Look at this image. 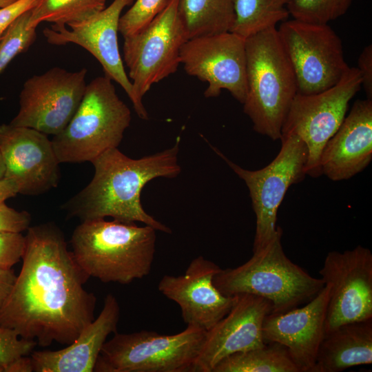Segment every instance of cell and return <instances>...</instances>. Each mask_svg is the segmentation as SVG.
Here are the masks:
<instances>
[{"label": "cell", "instance_id": "cell-1", "mask_svg": "<svg viewBox=\"0 0 372 372\" xmlns=\"http://www.w3.org/2000/svg\"><path fill=\"white\" fill-rule=\"evenodd\" d=\"M22 267L0 309V327L42 347L73 342L95 319V295L75 261L63 233L50 222L26 231Z\"/></svg>", "mask_w": 372, "mask_h": 372}, {"label": "cell", "instance_id": "cell-16", "mask_svg": "<svg viewBox=\"0 0 372 372\" xmlns=\"http://www.w3.org/2000/svg\"><path fill=\"white\" fill-rule=\"evenodd\" d=\"M134 0H114L107 7L86 19L68 25L52 24L43 30L47 41L52 45L76 44L99 62L105 75L124 90L130 101L132 83L125 70L118 44L119 20L125 8Z\"/></svg>", "mask_w": 372, "mask_h": 372}, {"label": "cell", "instance_id": "cell-10", "mask_svg": "<svg viewBox=\"0 0 372 372\" xmlns=\"http://www.w3.org/2000/svg\"><path fill=\"white\" fill-rule=\"evenodd\" d=\"M361 88L357 68L349 67L333 87L313 94L297 93L283 123L281 135L295 134L305 143L306 175L321 176L320 155L346 116L350 101Z\"/></svg>", "mask_w": 372, "mask_h": 372}, {"label": "cell", "instance_id": "cell-8", "mask_svg": "<svg viewBox=\"0 0 372 372\" xmlns=\"http://www.w3.org/2000/svg\"><path fill=\"white\" fill-rule=\"evenodd\" d=\"M178 0H167L164 8L143 28L126 36L123 61L132 83L134 111L149 118L143 98L151 87L176 72L180 52L187 40L178 14Z\"/></svg>", "mask_w": 372, "mask_h": 372}, {"label": "cell", "instance_id": "cell-2", "mask_svg": "<svg viewBox=\"0 0 372 372\" xmlns=\"http://www.w3.org/2000/svg\"><path fill=\"white\" fill-rule=\"evenodd\" d=\"M179 138L170 148L138 159L131 158L118 147L108 149L91 161L94 174L90 183L62 205L68 216L81 221L111 217L128 223H143L165 233L169 227L143 209L141 194L145 185L158 177L174 178Z\"/></svg>", "mask_w": 372, "mask_h": 372}, {"label": "cell", "instance_id": "cell-15", "mask_svg": "<svg viewBox=\"0 0 372 372\" xmlns=\"http://www.w3.org/2000/svg\"><path fill=\"white\" fill-rule=\"evenodd\" d=\"M0 152L5 177L17 183L19 194L38 196L57 187L61 163L48 135L30 127L0 125Z\"/></svg>", "mask_w": 372, "mask_h": 372}, {"label": "cell", "instance_id": "cell-35", "mask_svg": "<svg viewBox=\"0 0 372 372\" xmlns=\"http://www.w3.org/2000/svg\"><path fill=\"white\" fill-rule=\"evenodd\" d=\"M17 278L12 269H0V309L10 295Z\"/></svg>", "mask_w": 372, "mask_h": 372}, {"label": "cell", "instance_id": "cell-24", "mask_svg": "<svg viewBox=\"0 0 372 372\" xmlns=\"http://www.w3.org/2000/svg\"><path fill=\"white\" fill-rule=\"evenodd\" d=\"M212 372H299L288 350L277 342L233 353L219 362Z\"/></svg>", "mask_w": 372, "mask_h": 372}, {"label": "cell", "instance_id": "cell-25", "mask_svg": "<svg viewBox=\"0 0 372 372\" xmlns=\"http://www.w3.org/2000/svg\"><path fill=\"white\" fill-rule=\"evenodd\" d=\"M291 0H233L234 21L230 32L246 39L285 20Z\"/></svg>", "mask_w": 372, "mask_h": 372}, {"label": "cell", "instance_id": "cell-11", "mask_svg": "<svg viewBox=\"0 0 372 372\" xmlns=\"http://www.w3.org/2000/svg\"><path fill=\"white\" fill-rule=\"evenodd\" d=\"M277 30L295 74L297 93L324 91L349 68L342 40L328 24L293 19L282 22Z\"/></svg>", "mask_w": 372, "mask_h": 372}, {"label": "cell", "instance_id": "cell-21", "mask_svg": "<svg viewBox=\"0 0 372 372\" xmlns=\"http://www.w3.org/2000/svg\"><path fill=\"white\" fill-rule=\"evenodd\" d=\"M120 307L112 293L106 296L103 309L68 347L57 351H32L36 372H92L107 336L116 332Z\"/></svg>", "mask_w": 372, "mask_h": 372}, {"label": "cell", "instance_id": "cell-22", "mask_svg": "<svg viewBox=\"0 0 372 372\" xmlns=\"http://www.w3.org/2000/svg\"><path fill=\"white\" fill-rule=\"evenodd\" d=\"M372 363V318L342 324L322 340L313 372H340Z\"/></svg>", "mask_w": 372, "mask_h": 372}, {"label": "cell", "instance_id": "cell-27", "mask_svg": "<svg viewBox=\"0 0 372 372\" xmlns=\"http://www.w3.org/2000/svg\"><path fill=\"white\" fill-rule=\"evenodd\" d=\"M354 0H291L287 6L293 19L328 24L344 15Z\"/></svg>", "mask_w": 372, "mask_h": 372}, {"label": "cell", "instance_id": "cell-37", "mask_svg": "<svg viewBox=\"0 0 372 372\" xmlns=\"http://www.w3.org/2000/svg\"><path fill=\"white\" fill-rule=\"evenodd\" d=\"M19 194L17 183L12 179L4 177L0 180V203Z\"/></svg>", "mask_w": 372, "mask_h": 372}, {"label": "cell", "instance_id": "cell-5", "mask_svg": "<svg viewBox=\"0 0 372 372\" xmlns=\"http://www.w3.org/2000/svg\"><path fill=\"white\" fill-rule=\"evenodd\" d=\"M282 236L278 226L274 237L253 251L248 261L236 268L221 269L214 278L215 287L227 296L249 293L266 298L273 306L271 313H283L311 300L325 285L286 256Z\"/></svg>", "mask_w": 372, "mask_h": 372}, {"label": "cell", "instance_id": "cell-32", "mask_svg": "<svg viewBox=\"0 0 372 372\" xmlns=\"http://www.w3.org/2000/svg\"><path fill=\"white\" fill-rule=\"evenodd\" d=\"M31 221V215L28 211H19L4 202L0 203V232L21 233L28 229Z\"/></svg>", "mask_w": 372, "mask_h": 372}, {"label": "cell", "instance_id": "cell-34", "mask_svg": "<svg viewBox=\"0 0 372 372\" xmlns=\"http://www.w3.org/2000/svg\"><path fill=\"white\" fill-rule=\"evenodd\" d=\"M358 70L366 99H372V45H366L358 59Z\"/></svg>", "mask_w": 372, "mask_h": 372}, {"label": "cell", "instance_id": "cell-12", "mask_svg": "<svg viewBox=\"0 0 372 372\" xmlns=\"http://www.w3.org/2000/svg\"><path fill=\"white\" fill-rule=\"evenodd\" d=\"M87 70L54 67L28 79L19 94V110L10 124L56 136L77 110L86 88Z\"/></svg>", "mask_w": 372, "mask_h": 372}, {"label": "cell", "instance_id": "cell-14", "mask_svg": "<svg viewBox=\"0 0 372 372\" xmlns=\"http://www.w3.org/2000/svg\"><path fill=\"white\" fill-rule=\"evenodd\" d=\"M185 72L208 84L204 95L218 96L227 90L243 104L247 95L245 39L231 32L187 39L180 52Z\"/></svg>", "mask_w": 372, "mask_h": 372}, {"label": "cell", "instance_id": "cell-23", "mask_svg": "<svg viewBox=\"0 0 372 372\" xmlns=\"http://www.w3.org/2000/svg\"><path fill=\"white\" fill-rule=\"evenodd\" d=\"M178 14L187 39L230 32L233 0H178Z\"/></svg>", "mask_w": 372, "mask_h": 372}, {"label": "cell", "instance_id": "cell-18", "mask_svg": "<svg viewBox=\"0 0 372 372\" xmlns=\"http://www.w3.org/2000/svg\"><path fill=\"white\" fill-rule=\"evenodd\" d=\"M229 313L207 331L194 365V372H212L225 358L265 344L263 322L272 312L271 302L249 293L237 295Z\"/></svg>", "mask_w": 372, "mask_h": 372}, {"label": "cell", "instance_id": "cell-6", "mask_svg": "<svg viewBox=\"0 0 372 372\" xmlns=\"http://www.w3.org/2000/svg\"><path fill=\"white\" fill-rule=\"evenodd\" d=\"M132 120L112 80L104 75L87 84L82 101L66 127L52 140L60 163L91 162L118 147Z\"/></svg>", "mask_w": 372, "mask_h": 372}, {"label": "cell", "instance_id": "cell-33", "mask_svg": "<svg viewBox=\"0 0 372 372\" xmlns=\"http://www.w3.org/2000/svg\"><path fill=\"white\" fill-rule=\"evenodd\" d=\"M39 0H17L0 8V39L10 25L20 15L30 10Z\"/></svg>", "mask_w": 372, "mask_h": 372}, {"label": "cell", "instance_id": "cell-31", "mask_svg": "<svg viewBox=\"0 0 372 372\" xmlns=\"http://www.w3.org/2000/svg\"><path fill=\"white\" fill-rule=\"evenodd\" d=\"M25 236L18 232H0V269H10L22 260Z\"/></svg>", "mask_w": 372, "mask_h": 372}, {"label": "cell", "instance_id": "cell-3", "mask_svg": "<svg viewBox=\"0 0 372 372\" xmlns=\"http://www.w3.org/2000/svg\"><path fill=\"white\" fill-rule=\"evenodd\" d=\"M156 229L105 218L82 221L71 237L72 256L88 278L126 285L149 275Z\"/></svg>", "mask_w": 372, "mask_h": 372}, {"label": "cell", "instance_id": "cell-20", "mask_svg": "<svg viewBox=\"0 0 372 372\" xmlns=\"http://www.w3.org/2000/svg\"><path fill=\"white\" fill-rule=\"evenodd\" d=\"M372 160V99L356 100L320 155L322 174L333 181L347 180Z\"/></svg>", "mask_w": 372, "mask_h": 372}, {"label": "cell", "instance_id": "cell-4", "mask_svg": "<svg viewBox=\"0 0 372 372\" xmlns=\"http://www.w3.org/2000/svg\"><path fill=\"white\" fill-rule=\"evenodd\" d=\"M247 95L243 111L257 133L280 139L297 94L295 74L278 30L271 28L245 39Z\"/></svg>", "mask_w": 372, "mask_h": 372}, {"label": "cell", "instance_id": "cell-17", "mask_svg": "<svg viewBox=\"0 0 372 372\" xmlns=\"http://www.w3.org/2000/svg\"><path fill=\"white\" fill-rule=\"evenodd\" d=\"M221 268L200 256L194 258L183 275H165L158 291L180 307L187 325L211 329L233 307L238 296L223 294L214 285V278Z\"/></svg>", "mask_w": 372, "mask_h": 372}, {"label": "cell", "instance_id": "cell-28", "mask_svg": "<svg viewBox=\"0 0 372 372\" xmlns=\"http://www.w3.org/2000/svg\"><path fill=\"white\" fill-rule=\"evenodd\" d=\"M30 10L17 17L0 39V74L17 55L25 52L37 39V28L29 26Z\"/></svg>", "mask_w": 372, "mask_h": 372}, {"label": "cell", "instance_id": "cell-30", "mask_svg": "<svg viewBox=\"0 0 372 372\" xmlns=\"http://www.w3.org/2000/svg\"><path fill=\"white\" fill-rule=\"evenodd\" d=\"M37 342L19 336L13 329L0 327V364L3 368L17 358L32 353Z\"/></svg>", "mask_w": 372, "mask_h": 372}, {"label": "cell", "instance_id": "cell-40", "mask_svg": "<svg viewBox=\"0 0 372 372\" xmlns=\"http://www.w3.org/2000/svg\"><path fill=\"white\" fill-rule=\"evenodd\" d=\"M0 372H4V368L1 364H0Z\"/></svg>", "mask_w": 372, "mask_h": 372}, {"label": "cell", "instance_id": "cell-7", "mask_svg": "<svg viewBox=\"0 0 372 372\" xmlns=\"http://www.w3.org/2000/svg\"><path fill=\"white\" fill-rule=\"evenodd\" d=\"M206 333L191 325L174 335L146 330L116 332L104 343L94 371L194 372Z\"/></svg>", "mask_w": 372, "mask_h": 372}, {"label": "cell", "instance_id": "cell-26", "mask_svg": "<svg viewBox=\"0 0 372 372\" xmlns=\"http://www.w3.org/2000/svg\"><path fill=\"white\" fill-rule=\"evenodd\" d=\"M107 0H39L30 10L29 26L42 22L69 25L86 19L105 8Z\"/></svg>", "mask_w": 372, "mask_h": 372}, {"label": "cell", "instance_id": "cell-9", "mask_svg": "<svg viewBox=\"0 0 372 372\" xmlns=\"http://www.w3.org/2000/svg\"><path fill=\"white\" fill-rule=\"evenodd\" d=\"M280 139L281 148L276 157L258 170L240 167L213 147L249 189L256 217L253 251L266 245L276 234L278 210L289 187L306 176L308 150L304 142L292 134L281 135Z\"/></svg>", "mask_w": 372, "mask_h": 372}, {"label": "cell", "instance_id": "cell-39", "mask_svg": "<svg viewBox=\"0 0 372 372\" xmlns=\"http://www.w3.org/2000/svg\"><path fill=\"white\" fill-rule=\"evenodd\" d=\"M17 0H0V8L7 6Z\"/></svg>", "mask_w": 372, "mask_h": 372}, {"label": "cell", "instance_id": "cell-13", "mask_svg": "<svg viewBox=\"0 0 372 372\" xmlns=\"http://www.w3.org/2000/svg\"><path fill=\"white\" fill-rule=\"evenodd\" d=\"M329 287L326 334L350 322L372 318V254L358 245L343 252L330 251L319 271Z\"/></svg>", "mask_w": 372, "mask_h": 372}, {"label": "cell", "instance_id": "cell-36", "mask_svg": "<svg viewBox=\"0 0 372 372\" xmlns=\"http://www.w3.org/2000/svg\"><path fill=\"white\" fill-rule=\"evenodd\" d=\"M34 363L32 357L23 355L17 358L4 367V372H32Z\"/></svg>", "mask_w": 372, "mask_h": 372}, {"label": "cell", "instance_id": "cell-29", "mask_svg": "<svg viewBox=\"0 0 372 372\" xmlns=\"http://www.w3.org/2000/svg\"><path fill=\"white\" fill-rule=\"evenodd\" d=\"M167 0H136L121 15L118 32L123 37L132 34L146 26L164 8Z\"/></svg>", "mask_w": 372, "mask_h": 372}, {"label": "cell", "instance_id": "cell-38", "mask_svg": "<svg viewBox=\"0 0 372 372\" xmlns=\"http://www.w3.org/2000/svg\"><path fill=\"white\" fill-rule=\"evenodd\" d=\"M6 167L5 164L0 152V180L5 177Z\"/></svg>", "mask_w": 372, "mask_h": 372}, {"label": "cell", "instance_id": "cell-19", "mask_svg": "<svg viewBox=\"0 0 372 372\" xmlns=\"http://www.w3.org/2000/svg\"><path fill=\"white\" fill-rule=\"evenodd\" d=\"M329 299L327 285L302 307L283 313H270L262 327L265 343L277 342L287 348L299 372H313L324 339Z\"/></svg>", "mask_w": 372, "mask_h": 372}]
</instances>
